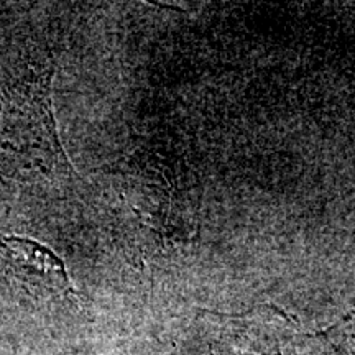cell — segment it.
Instances as JSON below:
<instances>
[{"mask_svg": "<svg viewBox=\"0 0 355 355\" xmlns=\"http://www.w3.org/2000/svg\"><path fill=\"white\" fill-rule=\"evenodd\" d=\"M50 61L3 69L0 83V176L30 184L64 180L73 168L56 132Z\"/></svg>", "mask_w": 355, "mask_h": 355, "instance_id": "1", "label": "cell"}, {"mask_svg": "<svg viewBox=\"0 0 355 355\" xmlns=\"http://www.w3.org/2000/svg\"><path fill=\"white\" fill-rule=\"evenodd\" d=\"M0 277L26 291L73 293L63 260L28 237L0 234Z\"/></svg>", "mask_w": 355, "mask_h": 355, "instance_id": "2", "label": "cell"}]
</instances>
